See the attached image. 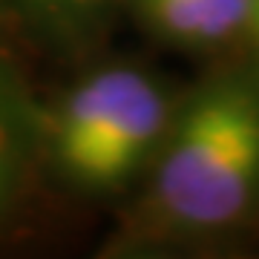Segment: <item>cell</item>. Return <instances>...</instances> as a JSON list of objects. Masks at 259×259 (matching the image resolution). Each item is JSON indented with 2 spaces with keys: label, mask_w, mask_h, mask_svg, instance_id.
<instances>
[{
  "label": "cell",
  "mask_w": 259,
  "mask_h": 259,
  "mask_svg": "<svg viewBox=\"0 0 259 259\" xmlns=\"http://www.w3.org/2000/svg\"><path fill=\"white\" fill-rule=\"evenodd\" d=\"M259 231V64L204 66L136 193L112 210L98 256L239 248Z\"/></svg>",
  "instance_id": "obj_1"
},
{
  "label": "cell",
  "mask_w": 259,
  "mask_h": 259,
  "mask_svg": "<svg viewBox=\"0 0 259 259\" xmlns=\"http://www.w3.org/2000/svg\"><path fill=\"white\" fill-rule=\"evenodd\" d=\"M127 0H0V29L23 55L75 66L110 47Z\"/></svg>",
  "instance_id": "obj_5"
},
{
  "label": "cell",
  "mask_w": 259,
  "mask_h": 259,
  "mask_svg": "<svg viewBox=\"0 0 259 259\" xmlns=\"http://www.w3.org/2000/svg\"><path fill=\"white\" fill-rule=\"evenodd\" d=\"M44 95L29 78L26 55L0 29V242L26 225L47 193L40 176Z\"/></svg>",
  "instance_id": "obj_3"
},
{
  "label": "cell",
  "mask_w": 259,
  "mask_h": 259,
  "mask_svg": "<svg viewBox=\"0 0 259 259\" xmlns=\"http://www.w3.org/2000/svg\"><path fill=\"white\" fill-rule=\"evenodd\" d=\"M124 18L147 44L204 66L253 58V0H127Z\"/></svg>",
  "instance_id": "obj_4"
},
{
  "label": "cell",
  "mask_w": 259,
  "mask_h": 259,
  "mask_svg": "<svg viewBox=\"0 0 259 259\" xmlns=\"http://www.w3.org/2000/svg\"><path fill=\"white\" fill-rule=\"evenodd\" d=\"M253 61L259 64V0H253Z\"/></svg>",
  "instance_id": "obj_6"
},
{
  "label": "cell",
  "mask_w": 259,
  "mask_h": 259,
  "mask_svg": "<svg viewBox=\"0 0 259 259\" xmlns=\"http://www.w3.org/2000/svg\"><path fill=\"white\" fill-rule=\"evenodd\" d=\"M185 83L110 47L69 66L44 95L40 176L47 193L115 210L147 176L176 118Z\"/></svg>",
  "instance_id": "obj_2"
}]
</instances>
